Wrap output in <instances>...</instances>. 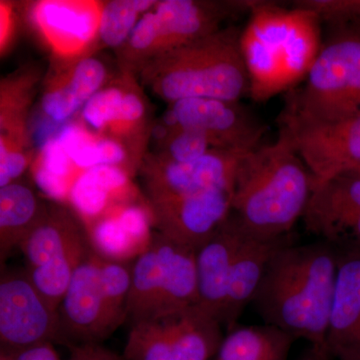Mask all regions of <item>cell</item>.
Listing matches in <instances>:
<instances>
[{"label": "cell", "instance_id": "obj_31", "mask_svg": "<svg viewBox=\"0 0 360 360\" xmlns=\"http://www.w3.org/2000/svg\"><path fill=\"white\" fill-rule=\"evenodd\" d=\"M22 141L13 135L1 134L0 136V187L18 181L28 167Z\"/></svg>", "mask_w": 360, "mask_h": 360}, {"label": "cell", "instance_id": "obj_15", "mask_svg": "<svg viewBox=\"0 0 360 360\" xmlns=\"http://www.w3.org/2000/svg\"><path fill=\"white\" fill-rule=\"evenodd\" d=\"M232 188L148 202L158 233L194 251L200 250L231 212Z\"/></svg>", "mask_w": 360, "mask_h": 360}, {"label": "cell", "instance_id": "obj_22", "mask_svg": "<svg viewBox=\"0 0 360 360\" xmlns=\"http://www.w3.org/2000/svg\"><path fill=\"white\" fill-rule=\"evenodd\" d=\"M106 75L105 65L99 59L84 58L77 60L47 85L41 98L45 115L56 123L70 120L103 89Z\"/></svg>", "mask_w": 360, "mask_h": 360}, {"label": "cell", "instance_id": "obj_32", "mask_svg": "<svg viewBox=\"0 0 360 360\" xmlns=\"http://www.w3.org/2000/svg\"><path fill=\"white\" fill-rule=\"evenodd\" d=\"M68 360H124L101 345H70Z\"/></svg>", "mask_w": 360, "mask_h": 360}, {"label": "cell", "instance_id": "obj_34", "mask_svg": "<svg viewBox=\"0 0 360 360\" xmlns=\"http://www.w3.org/2000/svg\"><path fill=\"white\" fill-rule=\"evenodd\" d=\"M13 30V9L8 4L1 2L0 4V46L1 52L6 51L11 42Z\"/></svg>", "mask_w": 360, "mask_h": 360}, {"label": "cell", "instance_id": "obj_12", "mask_svg": "<svg viewBox=\"0 0 360 360\" xmlns=\"http://www.w3.org/2000/svg\"><path fill=\"white\" fill-rule=\"evenodd\" d=\"M0 341L4 354L61 343L58 310L37 290L25 270L1 274Z\"/></svg>", "mask_w": 360, "mask_h": 360}, {"label": "cell", "instance_id": "obj_8", "mask_svg": "<svg viewBox=\"0 0 360 360\" xmlns=\"http://www.w3.org/2000/svg\"><path fill=\"white\" fill-rule=\"evenodd\" d=\"M253 0L229 2L165 0L144 13L124 47L125 59L142 66L217 32L232 14L250 13Z\"/></svg>", "mask_w": 360, "mask_h": 360}, {"label": "cell", "instance_id": "obj_11", "mask_svg": "<svg viewBox=\"0 0 360 360\" xmlns=\"http://www.w3.org/2000/svg\"><path fill=\"white\" fill-rule=\"evenodd\" d=\"M279 127L314 177V187L360 169V111L335 122H307L281 113Z\"/></svg>", "mask_w": 360, "mask_h": 360}, {"label": "cell", "instance_id": "obj_13", "mask_svg": "<svg viewBox=\"0 0 360 360\" xmlns=\"http://www.w3.org/2000/svg\"><path fill=\"white\" fill-rule=\"evenodd\" d=\"M177 127L200 130L213 149L250 153L262 146L269 127L239 101L182 99L172 103Z\"/></svg>", "mask_w": 360, "mask_h": 360}, {"label": "cell", "instance_id": "obj_18", "mask_svg": "<svg viewBox=\"0 0 360 360\" xmlns=\"http://www.w3.org/2000/svg\"><path fill=\"white\" fill-rule=\"evenodd\" d=\"M103 6L94 1L49 0L35 4L32 18L56 56L73 58L98 37Z\"/></svg>", "mask_w": 360, "mask_h": 360}, {"label": "cell", "instance_id": "obj_14", "mask_svg": "<svg viewBox=\"0 0 360 360\" xmlns=\"http://www.w3.org/2000/svg\"><path fill=\"white\" fill-rule=\"evenodd\" d=\"M305 229L338 253L360 252V176L343 174L314 187Z\"/></svg>", "mask_w": 360, "mask_h": 360}, {"label": "cell", "instance_id": "obj_4", "mask_svg": "<svg viewBox=\"0 0 360 360\" xmlns=\"http://www.w3.org/2000/svg\"><path fill=\"white\" fill-rule=\"evenodd\" d=\"M240 34L232 26L220 28L153 59L142 66V80L170 104L188 98L239 101L250 87Z\"/></svg>", "mask_w": 360, "mask_h": 360}, {"label": "cell", "instance_id": "obj_7", "mask_svg": "<svg viewBox=\"0 0 360 360\" xmlns=\"http://www.w3.org/2000/svg\"><path fill=\"white\" fill-rule=\"evenodd\" d=\"M195 253L153 233L148 250L132 264L127 300L130 324L198 305Z\"/></svg>", "mask_w": 360, "mask_h": 360}, {"label": "cell", "instance_id": "obj_33", "mask_svg": "<svg viewBox=\"0 0 360 360\" xmlns=\"http://www.w3.org/2000/svg\"><path fill=\"white\" fill-rule=\"evenodd\" d=\"M1 360H60L53 343H42L18 352L1 354Z\"/></svg>", "mask_w": 360, "mask_h": 360}, {"label": "cell", "instance_id": "obj_25", "mask_svg": "<svg viewBox=\"0 0 360 360\" xmlns=\"http://www.w3.org/2000/svg\"><path fill=\"white\" fill-rule=\"evenodd\" d=\"M295 338L274 326H236L227 333L217 360H288Z\"/></svg>", "mask_w": 360, "mask_h": 360}, {"label": "cell", "instance_id": "obj_27", "mask_svg": "<svg viewBox=\"0 0 360 360\" xmlns=\"http://www.w3.org/2000/svg\"><path fill=\"white\" fill-rule=\"evenodd\" d=\"M82 174L56 136L44 142L32 163L33 179L39 191L59 202H68L73 184Z\"/></svg>", "mask_w": 360, "mask_h": 360}, {"label": "cell", "instance_id": "obj_10", "mask_svg": "<svg viewBox=\"0 0 360 360\" xmlns=\"http://www.w3.org/2000/svg\"><path fill=\"white\" fill-rule=\"evenodd\" d=\"M222 326L198 305L130 324L124 360H210L224 341Z\"/></svg>", "mask_w": 360, "mask_h": 360}, {"label": "cell", "instance_id": "obj_6", "mask_svg": "<svg viewBox=\"0 0 360 360\" xmlns=\"http://www.w3.org/2000/svg\"><path fill=\"white\" fill-rule=\"evenodd\" d=\"M131 269L90 246L58 309L61 343L101 345L127 321Z\"/></svg>", "mask_w": 360, "mask_h": 360}, {"label": "cell", "instance_id": "obj_9", "mask_svg": "<svg viewBox=\"0 0 360 360\" xmlns=\"http://www.w3.org/2000/svg\"><path fill=\"white\" fill-rule=\"evenodd\" d=\"M90 245L84 225L63 206L49 208L22 241L25 272L37 290L58 309Z\"/></svg>", "mask_w": 360, "mask_h": 360}, {"label": "cell", "instance_id": "obj_29", "mask_svg": "<svg viewBox=\"0 0 360 360\" xmlns=\"http://www.w3.org/2000/svg\"><path fill=\"white\" fill-rule=\"evenodd\" d=\"M160 158L174 162H191L212 150L210 139L200 130L177 127L170 129Z\"/></svg>", "mask_w": 360, "mask_h": 360}, {"label": "cell", "instance_id": "obj_24", "mask_svg": "<svg viewBox=\"0 0 360 360\" xmlns=\"http://www.w3.org/2000/svg\"><path fill=\"white\" fill-rule=\"evenodd\" d=\"M84 122L97 131L110 130L125 134L139 127L146 116V106L134 90L112 85L96 92L82 110Z\"/></svg>", "mask_w": 360, "mask_h": 360}, {"label": "cell", "instance_id": "obj_1", "mask_svg": "<svg viewBox=\"0 0 360 360\" xmlns=\"http://www.w3.org/2000/svg\"><path fill=\"white\" fill-rule=\"evenodd\" d=\"M338 257L321 240L277 250L251 302L264 324L326 350Z\"/></svg>", "mask_w": 360, "mask_h": 360}, {"label": "cell", "instance_id": "obj_5", "mask_svg": "<svg viewBox=\"0 0 360 360\" xmlns=\"http://www.w3.org/2000/svg\"><path fill=\"white\" fill-rule=\"evenodd\" d=\"M360 111V20L326 25L321 51L302 86L290 90L283 115L335 122Z\"/></svg>", "mask_w": 360, "mask_h": 360}, {"label": "cell", "instance_id": "obj_28", "mask_svg": "<svg viewBox=\"0 0 360 360\" xmlns=\"http://www.w3.org/2000/svg\"><path fill=\"white\" fill-rule=\"evenodd\" d=\"M155 0H113L103 4L98 39L108 47H122L144 13L155 6Z\"/></svg>", "mask_w": 360, "mask_h": 360}, {"label": "cell", "instance_id": "obj_23", "mask_svg": "<svg viewBox=\"0 0 360 360\" xmlns=\"http://www.w3.org/2000/svg\"><path fill=\"white\" fill-rule=\"evenodd\" d=\"M49 208L20 181L0 187V259H6L44 219Z\"/></svg>", "mask_w": 360, "mask_h": 360}, {"label": "cell", "instance_id": "obj_30", "mask_svg": "<svg viewBox=\"0 0 360 360\" xmlns=\"http://www.w3.org/2000/svg\"><path fill=\"white\" fill-rule=\"evenodd\" d=\"M292 6L311 11L322 25L360 20V0H298Z\"/></svg>", "mask_w": 360, "mask_h": 360}, {"label": "cell", "instance_id": "obj_21", "mask_svg": "<svg viewBox=\"0 0 360 360\" xmlns=\"http://www.w3.org/2000/svg\"><path fill=\"white\" fill-rule=\"evenodd\" d=\"M136 201V191L124 168L96 167L85 170L73 184L68 202L84 227L113 208Z\"/></svg>", "mask_w": 360, "mask_h": 360}, {"label": "cell", "instance_id": "obj_2", "mask_svg": "<svg viewBox=\"0 0 360 360\" xmlns=\"http://www.w3.org/2000/svg\"><path fill=\"white\" fill-rule=\"evenodd\" d=\"M314 191V175L290 134L279 127L274 143L262 144L240 161L231 213L258 238H283L302 219Z\"/></svg>", "mask_w": 360, "mask_h": 360}, {"label": "cell", "instance_id": "obj_20", "mask_svg": "<svg viewBox=\"0 0 360 360\" xmlns=\"http://www.w3.org/2000/svg\"><path fill=\"white\" fill-rule=\"evenodd\" d=\"M338 255L326 352L333 360H360V252Z\"/></svg>", "mask_w": 360, "mask_h": 360}, {"label": "cell", "instance_id": "obj_16", "mask_svg": "<svg viewBox=\"0 0 360 360\" xmlns=\"http://www.w3.org/2000/svg\"><path fill=\"white\" fill-rule=\"evenodd\" d=\"M248 153L212 149L202 158L184 163L158 158L144 168L148 202L220 187L233 189L239 165Z\"/></svg>", "mask_w": 360, "mask_h": 360}, {"label": "cell", "instance_id": "obj_17", "mask_svg": "<svg viewBox=\"0 0 360 360\" xmlns=\"http://www.w3.org/2000/svg\"><path fill=\"white\" fill-rule=\"evenodd\" d=\"M245 229L231 212L212 238L196 251L198 307L224 328L234 257Z\"/></svg>", "mask_w": 360, "mask_h": 360}, {"label": "cell", "instance_id": "obj_35", "mask_svg": "<svg viewBox=\"0 0 360 360\" xmlns=\"http://www.w3.org/2000/svg\"><path fill=\"white\" fill-rule=\"evenodd\" d=\"M297 360H333L326 349L310 347L302 352Z\"/></svg>", "mask_w": 360, "mask_h": 360}, {"label": "cell", "instance_id": "obj_26", "mask_svg": "<svg viewBox=\"0 0 360 360\" xmlns=\"http://www.w3.org/2000/svg\"><path fill=\"white\" fill-rule=\"evenodd\" d=\"M56 139L80 172L103 165L122 167L127 160V151L120 141L108 136L96 137L82 125H63Z\"/></svg>", "mask_w": 360, "mask_h": 360}, {"label": "cell", "instance_id": "obj_3", "mask_svg": "<svg viewBox=\"0 0 360 360\" xmlns=\"http://www.w3.org/2000/svg\"><path fill=\"white\" fill-rule=\"evenodd\" d=\"M241 30L250 96L264 103L304 82L322 44L319 16L309 9L253 0Z\"/></svg>", "mask_w": 360, "mask_h": 360}, {"label": "cell", "instance_id": "obj_36", "mask_svg": "<svg viewBox=\"0 0 360 360\" xmlns=\"http://www.w3.org/2000/svg\"><path fill=\"white\" fill-rule=\"evenodd\" d=\"M347 174H354L359 175V176H360V169L354 170V172H347Z\"/></svg>", "mask_w": 360, "mask_h": 360}, {"label": "cell", "instance_id": "obj_19", "mask_svg": "<svg viewBox=\"0 0 360 360\" xmlns=\"http://www.w3.org/2000/svg\"><path fill=\"white\" fill-rule=\"evenodd\" d=\"M150 207L134 202L113 208L84 227L92 250L101 257L129 264L150 245L153 233Z\"/></svg>", "mask_w": 360, "mask_h": 360}]
</instances>
